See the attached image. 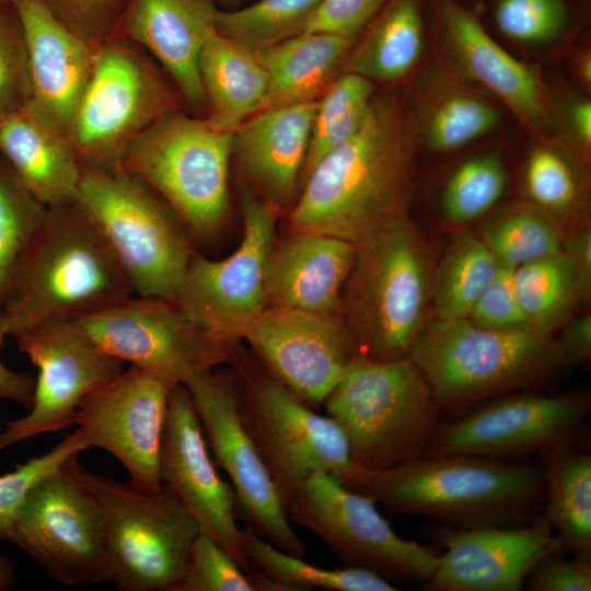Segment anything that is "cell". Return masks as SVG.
<instances>
[{"label": "cell", "mask_w": 591, "mask_h": 591, "mask_svg": "<svg viewBox=\"0 0 591 591\" xmlns=\"http://www.w3.org/2000/svg\"><path fill=\"white\" fill-rule=\"evenodd\" d=\"M73 322L108 356L171 386L230 362L235 345L196 325L172 300L132 294Z\"/></svg>", "instance_id": "14"}, {"label": "cell", "mask_w": 591, "mask_h": 591, "mask_svg": "<svg viewBox=\"0 0 591 591\" xmlns=\"http://www.w3.org/2000/svg\"><path fill=\"white\" fill-rule=\"evenodd\" d=\"M418 136L417 118L401 92L374 94L358 130L303 179L290 215L292 232L356 244L407 217Z\"/></svg>", "instance_id": "1"}, {"label": "cell", "mask_w": 591, "mask_h": 591, "mask_svg": "<svg viewBox=\"0 0 591 591\" xmlns=\"http://www.w3.org/2000/svg\"><path fill=\"white\" fill-rule=\"evenodd\" d=\"M31 100L27 56L19 20L4 0L0 3V116Z\"/></svg>", "instance_id": "46"}, {"label": "cell", "mask_w": 591, "mask_h": 591, "mask_svg": "<svg viewBox=\"0 0 591 591\" xmlns=\"http://www.w3.org/2000/svg\"><path fill=\"white\" fill-rule=\"evenodd\" d=\"M89 449V443L77 428L49 451L0 475V541L11 543L19 512L31 489L70 459Z\"/></svg>", "instance_id": "42"}, {"label": "cell", "mask_w": 591, "mask_h": 591, "mask_svg": "<svg viewBox=\"0 0 591 591\" xmlns=\"http://www.w3.org/2000/svg\"><path fill=\"white\" fill-rule=\"evenodd\" d=\"M506 186L507 171L497 154L468 159L451 174L444 186L442 215L453 224L474 221L500 200Z\"/></svg>", "instance_id": "40"}, {"label": "cell", "mask_w": 591, "mask_h": 591, "mask_svg": "<svg viewBox=\"0 0 591 591\" xmlns=\"http://www.w3.org/2000/svg\"><path fill=\"white\" fill-rule=\"evenodd\" d=\"M523 588L532 591H590L591 555L567 558L563 551L548 552L532 567Z\"/></svg>", "instance_id": "49"}, {"label": "cell", "mask_w": 591, "mask_h": 591, "mask_svg": "<svg viewBox=\"0 0 591 591\" xmlns=\"http://www.w3.org/2000/svg\"><path fill=\"white\" fill-rule=\"evenodd\" d=\"M434 23L465 73L535 132L547 130L551 105L540 74L499 45L457 0H429Z\"/></svg>", "instance_id": "23"}, {"label": "cell", "mask_w": 591, "mask_h": 591, "mask_svg": "<svg viewBox=\"0 0 591 591\" xmlns=\"http://www.w3.org/2000/svg\"><path fill=\"white\" fill-rule=\"evenodd\" d=\"M172 387L130 366L91 392L74 417L90 449L108 452L125 467L132 485L149 491L162 487L159 459Z\"/></svg>", "instance_id": "19"}, {"label": "cell", "mask_w": 591, "mask_h": 591, "mask_svg": "<svg viewBox=\"0 0 591 591\" xmlns=\"http://www.w3.org/2000/svg\"><path fill=\"white\" fill-rule=\"evenodd\" d=\"M500 265L478 232L455 233L436 266L430 305L433 318L467 317Z\"/></svg>", "instance_id": "33"}, {"label": "cell", "mask_w": 591, "mask_h": 591, "mask_svg": "<svg viewBox=\"0 0 591 591\" xmlns=\"http://www.w3.org/2000/svg\"><path fill=\"white\" fill-rule=\"evenodd\" d=\"M161 483L183 505L199 533L221 545L246 571L251 563L237 523L234 490L218 473L187 389L172 387L161 442Z\"/></svg>", "instance_id": "20"}, {"label": "cell", "mask_w": 591, "mask_h": 591, "mask_svg": "<svg viewBox=\"0 0 591 591\" xmlns=\"http://www.w3.org/2000/svg\"><path fill=\"white\" fill-rule=\"evenodd\" d=\"M74 202L135 294L175 301L196 252L187 229L148 185L119 166L85 167Z\"/></svg>", "instance_id": "7"}, {"label": "cell", "mask_w": 591, "mask_h": 591, "mask_svg": "<svg viewBox=\"0 0 591 591\" xmlns=\"http://www.w3.org/2000/svg\"><path fill=\"white\" fill-rule=\"evenodd\" d=\"M513 268L501 263L494 279L474 303L467 317L477 326L496 331L531 327L515 296Z\"/></svg>", "instance_id": "47"}, {"label": "cell", "mask_w": 591, "mask_h": 591, "mask_svg": "<svg viewBox=\"0 0 591 591\" xmlns=\"http://www.w3.org/2000/svg\"><path fill=\"white\" fill-rule=\"evenodd\" d=\"M373 82L345 72L326 88L313 119L301 178L326 154L347 141L362 124L374 96Z\"/></svg>", "instance_id": "37"}, {"label": "cell", "mask_w": 591, "mask_h": 591, "mask_svg": "<svg viewBox=\"0 0 591 591\" xmlns=\"http://www.w3.org/2000/svg\"><path fill=\"white\" fill-rule=\"evenodd\" d=\"M199 72L211 107L208 119L217 128L234 131L265 108L268 73L248 48L217 32L202 49Z\"/></svg>", "instance_id": "30"}, {"label": "cell", "mask_w": 591, "mask_h": 591, "mask_svg": "<svg viewBox=\"0 0 591 591\" xmlns=\"http://www.w3.org/2000/svg\"><path fill=\"white\" fill-rule=\"evenodd\" d=\"M216 465L228 475L246 529L279 549L305 557L279 490L241 419L230 372L207 370L183 384Z\"/></svg>", "instance_id": "17"}, {"label": "cell", "mask_w": 591, "mask_h": 591, "mask_svg": "<svg viewBox=\"0 0 591 591\" xmlns=\"http://www.w3.org/2000/svg\"><path fill=\"white\" fill-rule=\"evenodd\" d=\"M68 462L31 489L11 543L60 584H99L108 581L103 515Z\"/></svg>", "instance_id": "16"}, {"label": "cell", "mask_w": 591, "mask_h": 591, "mask_svg": "<svg viewBox=\"0 0 591 591\" xmlns=\"http://www.w3.org/2000/svg\"><path fill=\"white\" fill-rule=\"evenodd\" d=\"M579 74L582 77L584 82L590 83L591 81V58L590 56H584L579 62Z\"/></svg>", "instance_id": "56"}, {"label": "cell", "mask_w": 591, "mask_h": 591, "mask_svg": "<svg viewBox=\"0 0 591 591\" xmlns=\"http://www.w3.org/2000/svg\"><path fill=\"white\" fill-rule=\"evenodd\" d=\"M175 591H259L253 569L239 563L210 536L195 538Z\"/></svg>", "instance_id": "44"}, {"label": "cell", "mask_w": 591, "mask_h": 591, "mask_svg": "<svg viewBox=\"0 0 591 591\" xmlns=\"http://www.w3.org/2000/svg\"><path fill=\"white\" fill-rule=\"evenodd\" d=\"M35 378L30 373L14 371L0 361V399H7L30 407Z\"/></svg>", "instance_id": "53"}, {"label": "cell", "mask_w": 591, "mask_h": 591, "mask_svg": "<svg viewBox=\"0 0 591 591\" xmlns=\"http://www.w3.org/2000/svg\"><path fill=\"white\" fill-rule=\"evenodd\" d=\"M316 107L317 101L264 108L234 130L233 150L245 173L277 208L294 195Z\"/></svg>", "instance_id": "27"}, {"label": "cell", "mask_w": 591, "mask_h": 591, "mask_svg": "<svg viewBox=\"0 0 591 591\" xmlns=\"http://www.w3.org/2000/svg\"><path fill=\"white\" fill-rule=\"evenodd\" d=\"M545 486L543 515L570 556L591 555V455L564 447L538 454Z\"/></svg>", "instance_id": "32"}, {"label": "cell", "mask_w": 591, "mask_h": 591, "mask_svg": "<svg viewBox=\"0 0 591 591\" xmlns=\"http://www.w3.org/2000/svg\"><path fill=\"white\" fill-rule=\"evenodd\" d=\"M591 397L587 390L557 394L512 392L474 406L461 417L439 424L425 454H467L507 460L588 439Z\"/></svg>", "instance_id": "13"}, {"label": "cell", "mask_w": 591, "mask_h": 591, "mask_svg": "<svg viewBox=\"0 0 591 591\" xmlns=\"http://www.w3.org/2000/svg\"><path fill=\"white\" fill-rule=\"evenodd\" d=\"M386 1L322 0L304 32H327L356 39Z\"/></svg>", "instance_id": "50"}, {"label": "cell", "mask_w": 591, "mask_h": 591, "mask_svg": "<svg viewBox=\"0 0 591 591\" xmlns=\"http://www.w3.org/2000/svg\"><path fill=\"white\" fill-rule=\"evenodd\" d=\"M69 467L96 500L104 521L108 582L121 591H175L198 526L162 485L154 491Z\"/></svg>", "instance_id": "8"}, {"label": "cell", "mask_w": 591, "mask_h": 591, "mask_svg": "<svg viewBox=\"0 0 591 591\" xmlns=\"http://www.w3.org/2000/svg\"><path fill=\"white\" fill-rule=\"evenodd\" d=\"M478 233L500 263L518 267L561 251L566 231L559 217L529 202L501 210Z\"/></svg>", "instance_id": "36"}, {"label": "cell", "mask_w": 591, "mask_h": 591, "mask_svg": "<svg viewBox=\"0 0 591 591\" xmlns=\"http://www.w3.org/2000/svg\"><path fill=\"white\" fill-rule=\"evenodd\" d=\"M570 125L578 140L586 146L591 143V103L580 101L570 111Z\"/></svg>", "instance_id": "54"}, {"label": "cell", "mask_w": 591, "mask_h": 591, "mask_svg": "<svg viewBox=\"0 0 591 591\" xmlns=\"http://www.w3.org/2000/svg\"><path fill=\"white\" fill-rule=\"evenodd\" d=\"M4 0H0V3L3 2Z\"/></svg>", "instance_id": "59"}, {"label": "cell", "mask_w": 591, "mask_h": 591, "mask_svg": "<svg viewBox=\"0 0 591 591\" xmlns=\"http://www.w3.org/2000/svg\"><path fill=\"white\" fill-rule=\"evenodd\" d=\"M569 257L578 281L581 299L591 294V228L583 224L566 232L563 248Z\"/></svg>", "instance_id": "51"}, {"label": "cell", "mask_w": 591, "mask_h": 591, "mask_svg": "<svg viewBox=\"0 0 591 591\" xmlns=\"http://www.w3.org/2000/svg\"><path fill=\"white\" fill-rule=\"evenodd\" d=\"M323 404L345 432L358 471L386 470L422 456L441 414L408 356L376 360L358 355Z\"/></svg>", "instance_id": "6"}, {"label": "cell", "mask_w": 591, "mask_h": 591, "mask_svg": "<svg viewBox=\"0 0 591 591\" xmlns=\"http://www.w3.org/2000/svg\"><path fill=\"white\" fill-rule=\"evenodd\" d=\"M216 0H129L121 18L124 35L146 47L165 68L187 102L206 101L199 61L217 33Z\"/></svg>", "instance_id": "25"}, {"label": "cell", "mask_w": 591, "mask_h": 591, "mask_svg": "<svg viewBox=\"0 0 591 591\" xmlns=\"http://www.w3.org/2000/svg\"><path fill=\"white\" fill-rule=\"evenodd\" d=\"M322 0H257L219 10L217 32L256 53L303 33Z\"/></svg>", "instance_id": "39"}, {"label": "cell", "mask_w": 591, "mask_h": 591, "mask_svg": "<svg viewBox=\"0 0 591 591\" xmlns=\"http://www.w3.org/2000/svg\"><path fill=\"white\" fill-rule=\"evenodd\" d=\"M7 1L24 39L31 80L28 103L68 136L90 77L93 47L63 25L43 0Z\"/></svg>", "instance_id": "24"}, {"label": "cell", "mask_w": 591, "mask_h": 591, "mask_svg": "<svg viewBox=\"0 0 591 591\" xmlns=\"http://www.w3.org/2000/svg\"><path fill=\"white\" fill-rule=\"evenodd\" d=\"M18 348L37 369L28 413L5 422L0 452L74 425L80 403L123 371L124 362L108 356L71 321L42 324L15 338Z\"/></svg>", "instance_id": "18"}, {"label": "cell", "mask_w": 591, "mask_h": 591, "mask_svg": "<svg viewBox=\"0 0 591 591\" xmlns=\"http://www.w3.org/2000/svg\"><path fill=\"white\" fill-rule=\"evenodd\" d=\"M355 246L341 318L360 355L376 360L407 357L428 323L437 266L431 244L407 216Z\"/></svg>", "instance_id": "4"}, {"label": "cell", "mask_w": 591, "mask_h": 591, "mask_svg": "<svg viewBox=\"0 0 591 591\" xmlns=\"http://www.w3.org/2000/svg\"><path fill=\"white\" fill-rule=\"evenodd\" d=\"M524 185L533 205L559 218L577 199V182L570 166L548 148H537L528 158Z\"/></svg>", "instance_id": "45"}, {"label": "cell", "mask_w": 591, "mask_h": 591, "mask_svg": "<svg viewBox=\"0 0 591 591\" xmlns=\"http://www.w3.org/2000/svg\"><path fill=\"white\" fill-rule=\"evenodd\" d=\"M356 256L340 237L292 232L275 243L267 264L268 306L340 315L341 296Z\"/></svg>", "instance_id": "26"}, {"label": "cell", "mask_w": 591, "mask_h": 591, "mask_svg": "<svg viewBox=\"0 0 591 591\" xmlns=\"http://www.w3.org/2000/svg\"><path fill=\"white\" fill-rule=\"evenodd\" d=\"M135 294L103 237L73 201L50 206L1 296L11 337L76 321Z\"/></svg>", "instance_id": "3"}, {"label": "cell", "mask_w": 591, "mask_h": 591, "mask_svg": "<svg viewBox=\"0 0 591 591\" xmlns=\"http://www.w3.org/2000/svg\"><path fill=\"white\" fill-rule=\"evenodd\" d=\"M242 339L308 405L323 404L360 355L341 315L268 306Z\"/></svg>", "instance_id": "21"}, {"label": "cell", "mask_w": 591, "mask_h": 591, "mask_svg": "<svg viewBox=\"0 0 591 591\" xmlns=\"http://www.w3.org/2000/svg\"><path fill=\"white\" fill-rule=\"evenodd\" d=\"M499 121V112L482 95L452 85L427 102L417 124L430 148L452 151L490 132Z\"/></svg>", "instance_id": "38"}, {"label": "cell", "mask_w": 591, "mask_h": 591, "mask_svg": "<svg viewBox=\"0 0 591 591\" xmlns=\"http://www.w3.org/2000/svg\"><path fill=\"white\" fill-rule=\"evenodd\" d=\"M230 372L241 419L273 477L283 506L311 475L327 473L344 485L358 473L341 427L315 413L266 368L241 360Z\"/></svg>", "instance_id": "10"}, {"label": "cell", "mask_w": 591, "mask_h": 591, "mask_svg": "<svg viewBox=\"0 0 591 591\" xmlns=\"http://www.w3.org/2000/svg\"><path fill=\"white\" fill-rule=\"evenodd\" d=\"M567 362L586 363L591 358V315L584 313L571 320L555 339Z\"/></svg>", "instance_id": "52"}, {"label": "cell", "mask_w": 591, "mask_h": 591, "mask_svg": "<svg viewBox=\"0 0 591 591\" xmlns=\"http://www.w3.org/2000/svg\"><path fill=\"white\" fill-rule=\"evenodd\" d=\"M355 40L334 33L304 32L256 51L269 78L265 108L316 101Z\"/></svg>", "instance_id": "29"}, {"label": "cell", "mask_w": 591, "mask_h": 591, "mask_svg": "<svg viewBox=\"0 0 591 591\" xmlns=\"http://www.w3.org/2000/svg\"><path fill=\"white\" fill-rule=\"evenodd\" d=\"M243 236L222 259L195 253L175 302L212 337L236 345L268 308L267 264L275 244L277 207L242 194Z\"/></svg>", "instance_id": "15"}, {"label": "cell", "mask_w": 591, "mask_h": 591, "mask_svg": "<svg viewBox=\"0 0 591 591\" xmlns=\"http://www.w3.org/2000/svg\"><path fill=\"white\" fill-rule=\"evenodd\" d=\"M346 487L391 512L449 528L515 526L543 515L540 465L467 454L428 455L395 467L359 471Z\"/></svg>", "instance_id": "2"}, {"label": "cell", "mask_w": 591, "mask_h": 591, "mask_svg": "<svg viewBox=\"0 0 591 591\" xmlns=\"http://www.w3.org/2000/svg\"><path fill=\"white\" fill-rule=\"evenodd\" d=\"M251 566L280 582L289 591L318 588L328 591H396L398 588L380 575L356 567L322 568L302 557L286 553L244 528Z\"/></svg>", "instance_id": "34"}, {"label": "cell", "mask_w": 591, "mask_h": 591, "mask_svg": "<svg viewBox=\"0 0 591 591\" xmlns=\"http://www.w3.org/2000/svg\"><path fill=\"white\" fill-rule=\"evenodd\" d=\"M174 104L169 86L134 50L115 42L95 45L68 134L82 169L119 166L131 141Z\"/></svg>", "instance_id": "12"}, {"label": "cell", "mask_w": 591, "mask_h": 591, "mask_svg": "<svg viewBox=\"0 0 591 591\" xmlns=\"http://www.w3.org/2000/svg\"><path fill=\"white\" fill-rule=\"evenodd\" d=\"M285 510L290 522L315 534L346 567L375 572L391 582L422 586L437 567L434 549L399 536L373 499L332 474L308 477Z\"/></svg>", "instance_id": "11"}, {"label": "cell", "mask_w": 591, "mask_h": 591, "mask_svg": "<svg viewBox=\"0 0 591 591\" xmlns=\"http://www.w3.org/2000/svg\"><path fill=\"white\" fill-rule=\"evenodd\" d=\"M443 547L424 584L434 591H519L535 563L563 545L544 515L515 526L437 529Z\"/></svg>", "instance_id": "22"}, {"label": "cell", "mask_w": 591, "mask_h": 591, "mask_svg": "<svg viewBox=\"0 0 591 591\" xmlns=\"http://www.w3.org/2000/svg\"><path fill=\"white\" fill-rule=\"evenodd\" d=\"M513 286L530 326L551 334L582 300L572 264L563 250L514 267Z\"/></svg>", "instance_id": "35"}, {"label": "cell", "mask_w": 591, "mask_h": 591, "mask_svg": "<svg viewBox=\"0 0 591 591\" xmlns=\"http://www.w3.org/2000/svg\"><path fill=\"white\" fill-rule=\"evenodd\" d=\"M408 357L429 383L441 414L533 389L567 363L551 333L488 329L468 317L428 322Z\"/></svg>", "instance_id": "5"}, {"label": "cell", "mask_w": 591, "mask_h": 591, "mask_svg": "<svg viewBox=\"0 0 591 591\" xmlns=\"http://www.w3.org/2000/svg\"><path fill=\"white\" fill-rule=\"evenodd\" d=\"M16 582V571L13 563L7 556L0 555V591H9Z\"/></svg>", "instance_id": "55"}, {"label": "cell", "mask_w": 591, "mask_h": 591, "mask_svg": "<svg viewBox=\"0 0 591 591\" xmlns=\"http://www.w3.org/2000/svg\"><path fill=\"white\" fill-rule=\"evenodd\" d=\"M233 134L208 118L172 112L131 141L119 167L148 185L190 236L208 239L222 225L229 207Z\"/></svg>", "instance_id": "9"}, {"label": "cell", "mask_w": 591, "mask_h": 591, "mask_svg": "<svg viewBox=\"0 0 591 591\" xmlns=\"http://www.w3.org/2000/svg\"><path fill=\"white\" fill-rule=\"evenodd\" d=\"M51 13L91 47L118 23L129 0H43Z\"/></svg>", "instance_id": "48"}, {"label": "cell", "mask_w": 591, "mask_h": 591, "mask_svg": "<svg viewBox=\"0 0 591 591\" xmlns=\"http://www.w3.org/2000/svg\"><path fill=\"white\" fill-rule=\"evenodd\" d=\"M5 333L3 328V320H2V310H1V300H0V348L2 347L4 340H5Z\"/></svg>", "instance_id": "57"}, {"label": "cell", "mask_w": 591, "mask_h": 591, "mask_svg": "<svg viewBox=\"0 0 591 591\" xmlns=\"http://www.w3.org/2000/svg\"><path fill=\"white\" fill-rule=\"evenodd\" d=\"M494 22L506 37L543 44L560 37L570 22L567 0H496Z\"/></svg>", "instance_id": "43"}, {"label": "cell", "mask_w": 591, "mask_h": 591, "mask_svg": "<svg viewBox=\"0 0 591 591\" xmlns=\"http://www.w3.org/2000/svg\"><path fill=\"white\" fill-rule=\"evenodd\" d=\"M47 209L0 157V300L13 266L42 224Z\"/></svg>", "instance_id": "41"}, {"label": "cell", "mask_w": 591, "mask_h": 591, "mask_svg": "<svg viewBox=\"0 0 591 591\" xmlns=\"http://www.w3.org/2000/svg\"><path fill=\"white\" fill-rule=\"evenodd\" d=\"M425 0H387L350 49L345 69L371 82L402 79L419 61L425 40Z\"/></svg>", "instance_id": "31"}, {"label": "cell", "mask_w": 591, "mask_h": 591, "mask_svg": "<svg viewBox=\"0 0 591 591\" xmlns=\"http://www.w3.org/2000/svg\"><path fill=\"white\" fill-rule=\"evenodd\" d=\"M0 157L47 207L76 200L82 166L70 140L30 103L0 116Z\"/></svg>", "instance_id": "28"}, {"label": "cell", "mask_w": 591, "mask_h": 591, "mask_svg": "<svg viewBox=\"0 0 591 591\" xmlns=\"http://www.w3.org/2000/svg\"><path fill=\"white\" fill-rule=\"evenodd\" d=\"M219 1H223V2H234L236 0H219Z\"/></svg>", "instance_id": "58"}]
</instances>
